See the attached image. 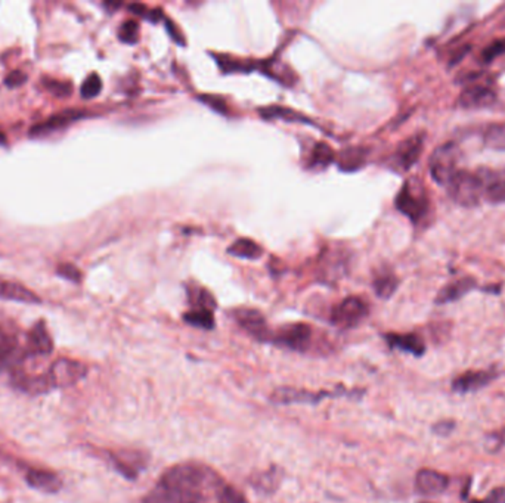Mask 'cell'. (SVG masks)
Returning a JSON list of instances; mask_svg holds the SVG:
<instances>
[{
    "instance_id": "cell-25",
    "label": "cell",
    "mask_w": 505,
    "mask_h": 503,
    "mask_svg": "<svg viewBox=\"0 0 505 503\" xmlns=\"http://www.w3.org/2000/svg\"><path fill=\"white\" fill-rule=\"evenodd\" d=\"M228 253L233 257H240V258H250V260H256L263 254L262 247L256 244L251 240H247V238H241V240H237L233 242L229 248Z\"/></svg>"
},
{
    "instance_id": "cell-26",
    "label": "cell",
    "mask_w": 505,
    "mask_h": 503,
    "mask_svg": "<svg viewBox=\"0 0 505 503\" xmlns=\"http://www.w3.org/2000/svg\"><path fill=\"white\" fill-rule=\"evenodd\" d=\"M281 479H282L281 470L278 467H272L269 471L256 475L251 480V486H254L258 492L272 493L278 488Z\"/></svg>"
},
{
    "instance_id": "cell-36",
    "label": "cell",
    "mask_w": 505,
    "mask_h": 503,
    "mask_svg": "<svg viewBox=\"0 0 505 503\" xmlns=\"http://www.w3.org/2000/svg\"><path fill=\"white\" fill-rule=\"evenodd\" d=\"M45 87L55 96H68L72 92V86L70 83H64V82H56V80H51L46 79L45 80Z\"/></svg>"
},
{
    "instance_id": "cell-15",
    "label": "cell",
    "mask_w": 505,
    "mask_h": 503,
    "mask_svg": "<svg viewBox=\"0 0 505 503\" xmlns=\"http://www.w3.org/2000/svg\"><path fill=\"white\" fill-rule=\"evenodd\" d=\"M54 351V341L43 322L36 323L26 335V353L29 359L45 357Z\"/></svg>"
},
{
    "instance_id": "cell-21",
    "label": "cell",
    "mask_w": 505,
    "mask_h": 503,
    "mask_svg": "<svg viewBox=\"0 0 505 503\" xmlns=\"http://www.w3.org/2000/svg\"><path fill=\"white\" fill-rule=\"evenodd\" d=\"M476 285L477 282L472 276H465V278L449 282L439 291L436 297V304H448L453 303V301H458L460 298L469 294L472 289H474Z\"/></svg>"
},
{
    "instance_id": "cell-34",
    "label": "cell",
    "mask_w": 505,
    "mask_h": 503,
    "mask_svg": "<svg viewBox=\"0 0 505 503\" xmlns=\"http://www.w3.org/2000/svg\"><path fill=\"white\" fill-rule=\"evenodd\" d=\"M118 39L127 45L137 43L139 39V24L137 21H126L118 30Z\"/></svg>"
},
{
    "instance_id": "cell-35",
    "label": "cell",
    "mask_w": 505,
    "mask_h": 503,
    "mask_svg": "<svg viewBox=\"0 0 505 503\" xmlns=\"http://www.w3.org/2000/svg\"><path fill=\"white\" fill-rule=\"evenodd\" d=\"M217 503H249V500L240 490L231 484H225L220 490Z\"/></svg>"
},
{
    "instance_id": "cell-5",
    "label": "cell",
    "mask_w": 505,
    "mask_h": 503,
    "mask_svg": "<svg viewBox=\"0 0 505 503\" xmlns=\"http://www.w3.org/2000/svg\"><path fill=\"white\" fill-rule=\"evenodd\" d=\"M395 206L412 223H420L428 212V196L424 186L417 179L405 182L395 198Z\"/></svg>"
},
{
    "instance_id": "cell-33",
    "label": "cell",
    "mask_w": 505,
    "mask_h": 503,
    "mask_svg": "<svg viewBox=\"0 0 505 503\" xmlns=\"http://www.w3.org/2000/svg\"><path fill=\"white\" fill-rule=\"evenodd\" d=\"M101 91H102V80L100 75L93 72L84 80L81 89H80V93H81V98H84V99H92L100 95Z\"/></svg>"
},
{
    "instance_id": "cell-2",
    "label": "cell",
    "mask_w": 505,
    "mask_h": 503,
    "mask_svg": "<svg viewBox=\"0 0 505 503\" xmlns=\"http://www.w3.org/2000/svg\"><path fill=\"white\" fill-rule=\"evenodd\" d=\"M26 338H21V332L14 322L0 316V373L9 372L10 375L20 369L26 362Z\"/></svg>"
},
{
    "instance_id": "cell-16",
    "label": "cell",
    "mask_w": 505,
    "mask_h": 503,
    "mask_svg": "<svg viewBox=\"0 0 505 503\" xmlns=\"http://www.w3.org/2000/svg\"><path fill=\"white\" fill-rule=\"evenodd\" d=\"M449 486V477L435 470H421L415 477L417 492L424 496L442 495Z\"/></svg>"
},
{
    "instance_id": "cell-32",
    "label": "cell",
    "mask_w": 505,
    "mask_h": 503,
    "mask_svg": "<svg viewBox=\"0 0 505 503\" xmlns=\"http://www.w3.org/2000/svg\"><path fill=\"white\" fill-rule=\"evenodd\" d=\"M504 54H505V37L504 39H498V40L489 43L482 50V54H480V61H482L483 64H490L492 61L499 58Z\"/></svg>"
},
{
    "instance_id": "cell-42",
    "label": "cell",
    "mask_w": 505,
    "mask_h": 503,
    "mask_svg": "<svg viewBox=\"0 0 505 503\" xmlns=\"http://www.w3.org/2000/svg\"><path fill=\"white\" fill-rule=\"evenodd\" d=\"M164 21H166V27H167L169 34L171 36V39H173L176 43L182 45V43H183V37H182L180 31L176 29L175 22H173V21H169V20H166V18H164Z\"/></svg>"
},
{
    "instance_id": "cell-14",
    "label": "cell",
    "mask_w": 505,
    "mask_h": 503,
    "mask_svg": "<svg viewBox=\"0 0 505 503\" xmlns=\"http://www.w3.org/2000/svg\"><path fill=\"white\" fill-rule=\"evenodd\" d=\"M483 186V199L492 204H505V169L492 170L482 167L476 170Z\"/></svg>"
},
{
    "instance_id": "cell-18",
    "label": "cell",
    "mask_w": 505,
    "mask_h": 503,
    "mask_svg": "<svg viewBox=\"0 0 505 503\" xmlns=\"http://www.w3.org/2000/svg\"><path fill=\"white\" fill-rule=\"evenodd\" d=\"M494 372L488 371H467L465 373L457 376L452 382V389L455 393L469 394L474 393L477 389L486 387L492 380L495 378Z\"/></svg>"
},
{
    "instance_id": "cell-23",
    "label": "cell",
    "mask_w": 505,
    "mask_h": 503,
    "mask_svg": "<svg viewBox=\"0 0 505 503\" xmlns=\"http://www.w3.org/2000/svg\"><path fill=\"white\" fill-rule=\"evenodd\" d=\"M398 286H399V279L391 270L384 269V270H380L375 273L374 281H373V288L380 298H384V300L390 298L393 294L396 293Z\"/></svg>"
},
{
    "instance_id": "cell-3",
    "label": "cell",
    "mask_w": 505,
    "mask_h": 503,
    "mask_svg": "<svg viewBox=\"0 0 505 503\" xmlns=\"http://www.w3.org/2000/svg\"><path fill=\"white\" fill-rule=\"evenodd\" d=\"M446 192L455 204L465 208L477 207L483 199V186L477 171L458 170L448 182Z\"/></svg>"
},
{
    "instance_id": "cell-29",
    "label": "cell",
    "mask_w": 505,
    "mask_h": 503,
    "mask_svg": "<svg viewBox=\"0 0 505 503\" xmlns=\"http://www.w3.org/2000/svg\"><path fill=\"white\" fill-rule=\"evenodd\" d=\"M483 144L495 150H505V124H489L483 130Z\"/></svg>"
},
{
    "instance_id": "cell-37",
    "label": "cell",
    "mask_w": 505,
    "mask_h": 503,
    "mask_svg": "<svg viewBox=\"0 0 505 503\" xmlns=\"http://www.w3.org/2000/svg\"><path fill=\"white\" fill-rule=\"evenodd\" d=\"M199 99L201 100L203 104H205L207 107H210L215 111L220 112V114H224V112L228 111V105H226L224 98L216 96V95H201V96H199Z\"/></svg>"
},
{
    "instance_id": "cell-11",
    "label": "cell",
    "mask_w": 505,
    "mask_h": 503,
    "mask_svg": "<svg viewBox=\"0 0 505 503\" xmlns=\"http://www.w3.org/2000/svg\"><path fill=\"white\" fill-rule=\"evenodd\" d=\"M497 100V92L488 83L469 82L458 96V105L464 109H480L494 105Z\"/></svg>"
},
{
    "instance_id": "cell-43",
    "label": "cell",
    "mask_w": 505,
    "mask_h": 503,
    "mask_svg": "<svg viewBox=\"0 0 505 503\" xmlns=\"http://www.w3.org/2000/svg\"><path fill=\"white\" fill-rule=\"evenodd\" d=\"M0 145H6V136L0 132Z\"/></svg>"
},
{
    "instance_id": "cell-24",
    "label": "cell",
    "mask_w": 505,
    "mask_h": 503,
    "mask_svg": "<svg viewBox=\"0 0 505 503\" xmlns=\"http://www.w3.org/2000/svg\"><path fill=\"white\" fill-rule=\"evenodd\" d=\"M183 320L188 325L194 326V328H200L205 331L215 330V314L212 310L205 309H191L183 314Z\"/></svg>"
},
{
    "instance_id": "cell-41",
    "label": "cell",
    "mask_w": 505,
    "mask_h": 503,
    "mask_svg": "<svg viewBox=\"0 0 505 503\" xmlns=\"http://www.w3.org/2000/svg\"><path fill=\"white\" fill-rule=\"evenodd\" d=\"M453 426H455V424L452 421H440L433 426V431L440 435H446L448 433H451L453 430Z\"/></svg>"
},
{
    "instance_id": "cell-30",
    "label": "cell",
    "mask_w": 505,
    "mask_h": 503,
    "mask_svg": "<svg viewBox=\"0 0 505 503\" xmlns=\"http://www.w3.org/2000/svg\"><path fill=\"white\" fill-rule=\"evenodd\" d=\"M261 114L263 118L266 120H272V118H278V120H286V121H297V123H311L309 120H306V117H303L299 112H295L294 109L290 108H282V107H270V108H265L261 109Z\"/></svg>"
},
{
    "instance_id": "cell-9",
    "label": "cell",
    "mask_w": 505,
    "mask_h": 503,
    "mask_svg": "<svg viewBox=\"0 0 505 503\" xmlns=\"http://www.w3.org/2000/svg\"><path fill=\"white\" fill-rule=\"evenodd\" d=\"M312 341V328L306 323H290L272 332L270 344L286 347L294 351H306Z\"/></svg>"
},
{
    "instance_id": "cell-20",
    "label": "cell",
    "mask_w": 505,
    "mask_h": 503,
    "mask_svg": "<svg viewBox=\"0 0 505 503\" xmlns=\"http://www.w3.org/2000/svg\"><path fill=\"white\" fill-rule=\"evenodd\" d=\"M26 483L34 488L46 493H58L63 487V480L51 471L30 468L26 472Z\"/></svg>"
},
{
    "instance_id": "cell-8",
    "label": "cell",
    "mask_w": 505,
    "mask_h": 503,
    "mask_svg": "<svg viewBox=\"0 0 505 503\" xmlns=\"http://www.w3.org/2000/svg\"><path fill=\"white\" fill-rule=\"evenodd\" d=\"M368 313L369 307L365 300L361 297H349L332 309L331 322L341 330H352L368 316Z\"/></svg>"
},
{
    "instance_id": "cell-1",
    "label": "cell",
    "mask_w": 505,
    "mask_h": 503,
    "mask_svg": "<svg viewBox=\"0 0 505 503\" xmlns=\"http://www.w3.org/2000/svg\"><path fill=\"white\" fill-rule=\"evenodd\" d=\"M225 484L207 465L185 462L166 470L142 503H212Z\"/></svg>"
},
{
    "instance_id": "cell-39",
    "label": "cell",
    "mask_w": 505,
    "mask_h": 503,
    "mask_svg": "<svg viewBox=\"0 0 505 503\" xmlns=\"http://www.w3.org/2000/svg\"><path fill=\"white\" fill-rule=\"evenodd\" d=\"M27 80V75L22 71H12L8 77L5 79V83L8 87H20Z\"/></svg>"
},
{
    "instance_id": "cell-31",
    "label": "cell",
    "mask_w": 505,
    "mask_h": 503,
    "mask_svg": "<svg viewBox=\"0 0 505 503\" xmlns=\"http://www.w3.org/2000/svg\"><path fill=\"white\" fill-rule=\"evenodd\" d=\"M336 160V154L327 144H318L315 145L312 155H311V167L312 169H325L332 161Z\"/></svg>"
},
{
    "instance_id": "cell-17",
    "label": "cell",
    "mask_w": 505,
    "mask_h": 503,
    "mask_svg": "<svg viewBox=\"0 0 505 503\" xmlns=\"http://www.w3.org/2000/svg\"><path fill=\"white\" fill-rule=\"evenodd\" d=\"M84 114L81 111H64L59 112V114L49 118L47 121H43L40 124L34 125L30 130V136L33 137H43V136H49L51 133H55L58 130H63L68 125H71L74 121H77L80 118H83Z\"/></svg>"
},
{
    "instance_id": "cell-40",
    "label": "cell",
    "mask_w": 505,
    "mask_h": 503,
    "mask_svg": "<svg viewBox=\"0 0 505 503\" xmlns=\"http://www.w3.org/2000/svg\"><path fill=\"white\" fill-rule=\"evenodd\" d=\"M470 503H505V488H495L486 499L483 500H472Z\"/></svg>"
},
{
    "instance_id": "cell-19",
    "label": "cell",
    "mask_w": 505,
    "mask_h": 503,
    "mask_svg": "<svg viewBox=\"0 0 505 503\" xmlns=\"http://www.w3.org/2000/svg\"><path fill=\"white\" fill-rule=\"evenodd\" d=\"M384 339L391 350H401L415 357L426 353V344L417 334H386Z\"/></svg>"
},
{
    "instance_id": "cell-22",
    "label": "cell",
    "mask_w": 505,
    "mask_h": 503,
    "mask_svg": "<svg viewBox=\"0 0 505 503\" xmlns=\"http://www.w3.org/2000/svg\"><path fill=\"white\" fill-rule=\"evenodd\" d=\"M0 298L9 301H18V303H40V298L26 286L0 281Z\"/></svg>"
},
{
    "instance_id": "cell-12",
    "label": "cell",
    "mask_w": 505,
    "mask_h": 503,
    "mask_svg": "<svg viewBox=\"0 0 505 503\" xmlns=\"http://www.w3.org/2000/svg\"><path fill=\"white\" fill-rule=\"evenodd\" d=\"M233 319L241 328L261 343H269L272 331L269 330L263 314L254 309H237L232 311Z\"/></svg>"
},
{
    "instance_id": "cell-28",
    "label": "cell",
    "mask_w": 505,
    "mask_h": 503,
    "mask_svg": "<svg viewBox=\"0 0 505 503\" xmlns=\"http://www.w3.org/2000/svg\"><path fill=\"white\" fill-rule=\"evenodd\" d=\"M365 157L366 154L362 148H349L343 154H340L339 167L343 171H355L364 166Z\"/></svg>"
},
{
    "instance_id": "cell-10",
    "label": "cell",
    "mask_w": 505,
    "mask_h": 503,
    "mask_svg": "<svg viewBox=\"0 0 505 503\" xmlns=\"http://www.w3.org/2000/svg\"><path fill=\"white\" fill-rule=\"evenodd\" d=\"M109 462L113 463L114 470L125 477L126 480L134 481L139 474L146 468L148 456L139 450H118L107 451Z\"/></svg>"
},
{
    "instance_id": "cell-7",
    "label": "cell",
    "mask_w": 505,
    "mask_h": 503,
    "mask_svg": "<svg viewBox=\"0 0 505 503\" xmlns=\"http://www.w3.org/2000/svg\"><path fill=\"white\" fill-rule=\"evenodd\" d=\"M88 375V366L71 359L55 360L46 372V378L52 389L76 385Z\"/></svg>"
},
{
    "instance_id": "cell-13",
    "label": "cell",
    "mask_w": 505,
    "mask_h": 503,
    "mask_svg": "<svg viewBox=\"0 0 505 503\" xmlns=\"http://www.w3.org/2000/svg\"><path fill=\"white\" fill-rule=\"evenodd\" d=\"M424 137L423 133H418L403 141L393 154V167L398 171H408L423 153Z\"/></svg>"
},
{
    "instance_id": "cell-27",
    "label": "cell",
    "mask_w": 505,
    "mask_h": 503,
    "mask_svg": "<svg viewBox=\"0 0 505 503\" xmlns=\"http://www.w3.org/2000/svg\"><path fill=\"white\" fill-rule=\"evenodd\" d=\"M188 300L192 309H205L215 311L217 306L213 295L205 288H201L199 285H191L188 288Z\"/></svg>"
},
{
    "instance_id": "cell-6",
    "label": "cell",
    "mask_w": 505,
    "mask_h": 503,
    "mask_svg": "<svg viewBox=\"0 0 505 503\" xmlns=\"http://www.w3.org/2000/svg\"><path fill=\"white\" fill-rule=\"evenodd\" d=\"M461 148L455 142H446L437 146L428 160V170L436 183L446 186L458 171Z\"/></svg>"
},
{
    "instance_id": "cell-4",
    "label": "cell",
    "mask_w": 505,
    "mask_h": 503,
    "mask_svg": "<svg viewBox=\"0 0 505 503\" xmlns=\"http://www.w3.org/2000/svg\"><path fill=\"white\" fill-rule=\"evenodd\" d=\"M361 393V389H348L343 385H339L336 389H331V392H325V389H323V392H307V389L303 388L281 387L270 394V401L274 405H318L319 401L325 398L359 396Z\"/></svg>"
},
{
    "instance_id": "cell-38",
    "label": "cell",
    "mask_w": 505,
    "mask_h": 503,
    "mask_svg": "<svg viewBox=\"0 0 505 503\" xmlns=\"http://www.w3.org/2000/svg\"><path fill=\"white\" fill-rule=\"evenodd\" d=\"M56 273L61 276V278L71 282L79 284L81 281L80 270L77 268H74L72 264H61V266L56 269Z\"/></svg>"
}]
</instances>
